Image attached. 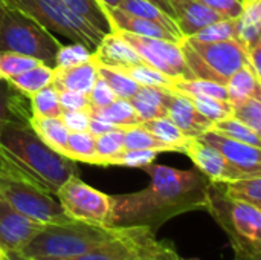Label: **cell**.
I'll return each instance as SVG.
<instances>
[{"instance_id":"6da1fadb","label":"cell","mask_w":261,"mask_h":260,"mask_svg":"<svg viewBox=\"0 0 261 260\" xmlns=\"http://www.w3.org/2000/svg\"><path fill=\"white\" fill-rule=\"evenodd\" d=\"M144 170L151 179L148 187L135 193L110 196V227L145 228L156 234L167 221L182 213L205 210L211 181L197 169L179 170L151 162Z\"/></svg>"},{"instance_id":"7a4b0ae2","label":"cell","mask_w":261,"mask_h":260,"mask_svg":"<svg viewBox=\"0 0 261 260\" xmlns=\"http://www.w3.org/2000/svg\"><path fill=\"white\" fill-rule=\"evenodd\" d=\"M0 172L23 178L55 196L70 176L78 175V166L46 146L31 124H0Z\"/></svg>"},{"instance_id":"3957f363","label":"cell","mask_w":261,"mask_h":260,"mask_svg":"<svg viewBox=\"0 0 261 260\" xmlns=\"http://www.w3.org/2000/svg\"><path fill=\"white\" fill-rule=\"evenodd\" d=\"M205 210L228 236L236 259L260 260L261 208L229 199L220 182H210Z\"/></svg>"},{"instance_id":"277c9868","label":"cell","mask_w":261,"mask_h":260,"mask_svg":"<svg viewBox=\"0 0 261 260\" xmlns=\"http://www.w3.org/2000/svg\"><path fill=\"white\" fill-rule=\"evenodd\" d=\"M121 228L64 221L44 224L37 236L20 251L26 257H72L115 238Z\"/></svg>"},{"instance_id":"5b68a950","label":"cell","mask_w":261,"mask_h":260,"mask_svg":"<svg viewBox=\"0 0 261 260\" xmlns=\"http://www.w3.org/2000/svg\"><path fill=\"white\" fill-rule=\"evenodd\" d=\"M61 41L32 17L0 0V51L32 57L50 67Z\"/></svg>"},{"instance_id":"8992f818","label":"cell","mask_w":261,"mask_h":260,"mask_svg":"<svg viewBox=\"0 0 261 260\" xmlns=\"http://www.w3.org/2000/svg\"><path fill=\"white\" fill-rule=\"evenodd\" d=\"M194 78L226 84L229 77L246 64L245 49L236 41H199L184 37L179 43Z\"/></svg>"},{"instance_id":"52a82bcc","label":"cell","mask_w":261,"mask_h":260,"mask_svg":"<svg viewBox=\"0 0 261 260\" xmlns=\"http://www.w3.org/2000/svg\"><path fill=\"white\" fill-rule=\"evenodd\" d=\"M6 5L20 9L32 17L52 34L66 37L73 43H81L92 52L101 43L104 34L92 28L78 17L63 0H3Z\"/></svg>"},{"instance_id":"ba28073f","label":"cell","mask_w":261,"mask_h":260,"mask_svg":"<svg viewBox=\"0 0 261 260\" xmlns=\"http://www.w3.org/2000/svg\"><path fill=\"white\" fill-rule=\"evenodd\" d=\"M0 199L40 224L69 221L57 198L35 184L0 172Z\"/></svg>"},{"instance_id":"9c48e42d","label":"cell","mask_w":261,"mask_h":260,"mask_svg":"<svg viewBox=\"0 0 261 260\" xmlns=\"http://www.w3.org/2000/svg\"><path fill=\"white\" fill-rule=\"evenodd\" d=\"M55 198L69 219L110 227V196L87 185L84 181L80 179L78 175L70 176L57 190Z\"/></svg>"},{"instance_id":"30bf717a","label":"cell","mask_w":261,"mask_h":260,"mask_svg":"<svg viewBox=\"0 0 261 260\" xmlns=\"http://www.w3.org/2000/svg\"><path fill=\"white\" fill-rule=\"evenodd\" d=\"M124 40H127L133 49L139 54L145 64L158 69L173 80H191L194 78L188 64L185 63L182 49L179 43L161 40V38H148L135 35L130 32L118 31Z\"/></svg>"},{"instance_id":"8fae6325","label":"cell","mask_w":261,"mask_h":260,"mask_svg":"<svg viewBox=\"0 0 261 260\" xmlns=\"http://www.w3.org/2000/svg\"><path fill=\"white\" fill-rule=\"evenodd\" d=\"M156 234L145 228H121L119 233L95 248L72 257H32L35 260H130L147 248Z\"/></svg>"},{"instance_id":"7c38bea8","label":"cell","mask_w":261,"mask_h":260,"mask_svg":"<svg viewBox=\"0 0 261 260\" xmlns=\"http://www.w3.org/2000/svg\"><path fill=\"white\" fill-rule=\"evenodd\" d=\"M40 224L0 199V250L20 253L43 228Z\"/></svg>"},{"instance_id":"4fadbf2b","label":"cell","mask_w":261,"mask_h":260,"mask_svg":"<svg viewBox=\"0 0 261 260\" xmlns=\"http://www.w3.org/2000/svg\"><path fill=\"white\" fill-rule=\"evenodd\" d=\"M185 155L193 161L196 169L206 176L211 182H229L240 178H245L246 175L240 172L237 167H234L231 162L226 161V158L217 152L214 147L205 144L199 138H193L188 146L185 147Z\"/></svg>"},{"instance_id":"5bb4252c","label":"cell","mask_w":261,"mask_h":260,"mask_svg":"<svg viewBox=\"0 0 261 260\" xmlns=\"http://www.w3.org/2000/svg\"><path fill=\"white\" fill-rule=\"evenodd\" d=\"M200 141L220 152L228 162L243 172L246 176L261 175V147H255L228 136H223L214 130H208L199 136Z\"/></svg>"},{"instance_id":"9a60e30c","label":"cell","mask_w":261,"mask_h":260,"mask_svg":"<svg viewBox=\"0 0 261 260\" xmlns=\"http://www.w3.org/2000/svg\"><path fill=\"white\" fill-rule=\"evenodd\" d=\"M109 20L112 23L113 31H122V32H130L135 35H141V37H148V38H161V40H167V41H173V43H180L182 41V35L170 31L168 28L133 15L130 12H125L122 9L116 8H106Z\"/></svg>"},{"instance_id":"2e32d148","label":"cell","mask_w":261,"mask_h":260,"mask_svg":"<svg viewBox=\"0 0 261 260\" xmlns=\"http://www.w3.org/2000/svg\"><path fill=\"white\" fill-rule=\"evenodd\" d=\"M167 116L188 138H199L213 126V123L194 107L193 101L187 95L174 90H171V97L167 106Z\"/></svg>"},{"instance_id":"e0dca14e","label":"cell","mask_w":261,"mask_h":260,"mask_svg":"<svg viewBox=\"0 0 261 260\" xmlns=\"http://www.w3.org/2000/svg\"><path fill=\"white\" fill-rule=\"evenodd\" d=\"M173 18L184 37H193L211 23L223 20V17L202 3L200 0H171Z\"/></svg>"},{"instance_id":"ac0fdd59","label":"cell","mask_w":261,"mask_h":260,"mask_svg":"<svg viewBox=\"0 0 261 260\" xmlns=\"http://www.w3.org/2000/svg\"><path fill=\"white\" fill-rule=\"evenodd\" d=\"M93 60L96 64L116 69L144 63L133 46L127 40H124L118 31H113L102 37L101 43L93 52Z\"/></svg>"},{"instance_id":"d6986e66","label":"cell","mask_w":261,"mask_h":260,"mask_svg":"<svg viewBox=\"0 0 261 260\" xmlns=\"http://www.w3.org/2000/svg\"><path fill=\"white\" fill-rule=\"evenodd\" d=\"M32 116L31 98L9 80L0 78V124H29Z\"/></svg>"},{"instance_id":"ffe728a7","label":"cell","mask_w":261,"mask_h":260,"mask_svg":"<svg viewBox=\"0 0 261 260\" xmlns=\"http://www.w3.org/2000/svg\"><path fill=\"white\" fill-rule=\"evenodd\" d=\"M96 78H98V69L95 60L92 58L76 66L54 67L52 86L57 90H75L89 95Z\"/></svg>"},{"instance_id":"44dd1931","label":"cell","mask_w":261,"mask_h":260,"mask_svg":"<svg viewBox=\"0 0 261 260\" xmlns=\"http://www.w3.org/2000/svg\"><path fill=\"white\" fill-rule=\"evenodd\" d=\"M171 97L170 89L139 86L138 92L128 100L139 118L144 121L167 116V106Z\"/></svg>"},{"instance_id":"7402d4cb","label":"cell","mask_w":261,"mask_h":260,"mask_svg":"<svg viewBox=\"0 0 261 260\" xmlns=\"http://www.w3.org/2000/svg\"><path fill=\"white\" fill-rule=\"evenodd\" d=\"M236 41L246 51L261 43V0H243L236 18Z\"/></svg>"},{"instance_id":"603a6c76","label":"cell","mask_w":261,"mask_h":260,"mask_svg":"<svg viewBox=\"0 0 261 260\" xmlns=\"http://www.w3.org/2000/svg\"><path fill=\"white\" fill-rule=\"evenodd\" d=\"M89 113L93 118L102 120L109 124H113L118 129H130L142 124V120L133 109L128 100L116 98L113 103L104 107H92L89 106Z\"/></svg>"},{"instance_id":"cb8c5ba5","label":"cell","mask_w":261,"mask_h":260,"mask_svg":"<svg viewBox=\"0 0 261 260\" xmlns=\"http://www.w3.org/2000/svg\"><path fill=\"white\" fill-rule=\"evenodd\" d=\"M228 101L231 104L248 98H261V78H258L248 64L236 70L226 81Z\"/></svg>"},{"instance_id":"d4e9b609","label":"cell","mask_w":261,"mask_h":260,"mask_svg":"<svg viewBox=\"0 0 261 260\" xmlns=\"http://www.w3.org/2000/svg\"><path fill=\"white\" fill-rule=\"evenodd\" d=\"M34 132L40 139L58 153H64L69 138V130L61 121V118H46V116H31L29 121ZM64 156V155H63Z\"/></svg>"},{"instance_id":"484cf974","label":"cell","mask_w":261,"mask_h":260,"mask_svg":"<svg viewBox=\"0 0 261 260\" xmlns=\"http://www.w3.org/2000/svg\"><path fill=\"white\" fill-rule=\"evenodd\" d=\"M78 17H81L92 28L107 35L113 32L107 11L99 0H63Z\"/></svg>"},{"instance_id":"4316f807","label":"cell","mask_w":261,"mask_h":260,"mask_svg":"<svg viewBox=\"0 0 261 260\" xmlns=\"http://www.w3.org/2000/svg\"><path fill=\"white\" fill-rule=\"evenodd\" d=\"M141 126L145 127L150 133H153L159 141H162V143L168 144L170 147H173L174 152H182L184 153L185 147L193 139V138H188L168 116L148 120V121H144Z\"/></svg>"},{"instance_id":"83f0119b","label":"cell","mask_w":261,"mask_h":260,"mask_svg":"<svg viewBox=\"0 0 261 260\" xmlns=\"http://www.w3.org/2000/svg\"><path fill=\"white\" fill-rule=\"evenodd\" d=\"M223 193L234 201H240L245 204H251L261 208V175L257 176H245L236 181H229L222 184Z\"/></svg>"},{"instance_id":"f1b7e54d","label":"cell","mask_w":261,"mask_h":260,"mask_svg":"<svg viewBox=\"0 0 261 260\" xmlns=\"http://www.w3.org/2000/svg\"><path fill=\"white\" fill-rule=\"evenodd\" d=\"M171 90L187 95L190 98L205 97V98H216V100H228L226 86L210 80H199V78L174 80Z\"/></svg>"},{"instance_id":"f546056e","label":"cell","mask_w":261,"mask_h":260,"mask_svg":"<svg viewBox=\"0 0 261 260\" xmlns=\"http://www.w3.org/2000/svg\"><path fill=\"white\" fill-rule=\"evenodd\" d=\"M118 8L125 11V12H130L133 15H138V17H142V18L156 21V23L168 28L170 31L182 35L179 28H177V25H176V21L167 12H164L159 6H156L154 3H151L148 0H121Z\"/></svg>"},{"instance_id":"4dcf8cb0","label":"cell","mask_w":261,"mask_h":260,"mask_svg":"<svg viewBox=\"0 0 261 260\" xmlns=\"http://www.w3.org/2000/svg\"><path fill=\"white\" fill-rule=\"evenodd\" d=\"M52 78H54V67L40 63V64L24 70L23 74L12 77L9 81L18 90H21L24 95L31 97L35 92L41 90L43 87L52 84Z\"/></svg>"},{"instance_id":"1f68e13d","label":"cell","mask_w":261,"mask_h":260,"mask_svg":"<svg viewBox=\"0 0 261 260\" xmlns=\"http://www.w3.org/2000/svg\"><path fill=\"white\" fill-rule=\"evenodd\" d=\"M66 158L78 162H86L96 166V149L95 136L89 132H70L67 138V146L63 153Z\"/></svg>"},{"instance_id":"d6a6232c","label":"cell","mask_w":261,"mask_h":260,"mask_svg":"<svg viewBox=\"0 0 261 260\" xmlns=\"http://www.w3.org/2000/svg\"><path fill=\"white\" fill-rule=\"evenodd\" d=\"M98 75L112 87V90L116 93L118 98L130 100L139 89V84L125 72L116 67H109L102 64H96Z\"/></svg>"},{"instance_id":"836d02e7","label":"cell","mask_w":261,"mask_h":260,"mask_svg":"<svg viewBox=\"0 0 261 260\" xmlns=\"http://www.w3.org/2000/svg\"><path fill=\"white\" fill-rule=\"evenodd\" d=\"M124 149H138V150H153V152H174L173 147L159 141L153 133L145 127L135 126L124 130Z\"/></svg>"},{"instance_id":"e575fe53","label":"cell","mask_w":261,"mask_h":260,"mask_svg":"<svg viewBox=\"0 0 261 260\" xmlns=\"http://www.w3.org/2000/svg\"><path fill=\"white\" fill-rule=\"evenodd\" d=\"M210 130H214L223 136H228V138H232V139H237V141H242L255 147H261V135L255 133L252 129H249L246 124H243L234 116H228L225 120L213 123Z\"/></svg>"},{"instance_id":"d590c367","label":"cell","mask_w":261,"mask_h":260,"mask_svg":"<svg viewBox=\"0 0 261 260\" xmlns=\"http://www.w3.org/2000/svg\"><path fill=\"white\" fill-rule=\"evenodd\" d=\"M31 98L32 116H46V118H60L63 113V107L60 104L58 90L49 84L41 90L35 92Z\"/></svg>"},{"instance_id":"8d00e7d4","label":"cell","mask_w":261,"mask_h":260,"mask_svg":"<svg viewBox=\"0 0 261 260\" xmlns=\"http://www.w3.org/2000/svg\"><path fill=\"white\" fill-rule=\"evenodd\" d=\"M122 72H125L127 75H130L139 86H148V87H162V89H173V83L174 80L167 77L165 74L159 72L158 69L145 64V63H139V64H133V66H127L121 69Z\"/></svg>"},{"instance_id":"74e56055","label":"cell","mask_w":261,"mask_h":260,"mask_svg":"<svg viewBox=\"0 0 261 260\" xmlns=\"http://www.w3.org/2000/svg\"><path fill=\"white\" fill-rule=\"evenodd\" d=\"M124 130L125 129H115L95 136L96 166L107 167L110 158H113L124 149Z\"/></svg>"},{"instance_id":"f35d334b","label":"cell","mask_w":261,"mask_h":260,"mask_svg":"<svg viewBox=\"0 0 261 260\" xmlns=\"http://www.w3.org/2000/svg\"><path fill=\"white\" fill-rule=\"evenodd\" d=\"M41 61L23 55V54H17V52H11V51H0V78L3 80H11L15 75L23 74L24 70L40 64Z\"/></svg>"},{"instance_id":"ab89813d","label":"cell","mask_w":261,"mask_h":260,"mask_svg":"<svg viewBox=\"0 0 261 260\" xmlns=\"http://www.w3.org/2000/svg\"><path fill=\"white\" fill-rule=\"evenodd\" d=\"M232 116L261 135V98H248L232 104Z\"/></svg>"},{"instance_id":"60d3db41","label":"cell","mask_w":261,"mask_h":260,"mask_svg":"<svg viewBox=\"0 0 261 260\" xmlns=\"http://www.w3.org/2000/svg\"><path fill=\"white\" fill-rule=\"evenodd\" d=\"M190 100L193 101L194 107L211 123L232 116V104L228 100H216V98H205V97H196Z\"/></svg>"},{"instance_id":"b9f144b4","label":"cell","mask_w":261,"mask_h":260,"mask_svg":"<svg viewBox=\"0 0 261 260\" xmlns=\"http://www.w3.org/2000/svg\"><path fill=\"white\" fill-rule=\"evenodd\" d=\"M191 38L199 41H228L236 40V18H223L200 29Z\"/></svg>"},{"instance_id":"7bdbcfd3","label":"cell","mask_w":261,"mask_h":260,"mask_svg":"<svg viewBox=\"0 0 261 260\" xmlns=\"http://www.w3.org/2000/svg\"><path fill=\"white\" fill-rule=\"evenodd\" d=\"M93 58V52L86 48L81 43H70V44H61L57 57H55V66L54 67H69L76 66L81 63H86Z\"/></svg>"},{"instance_id":"ee69618b","label":"cell","mask_w":261,"mask_h":260,"mask_svg":"<svg viewBox=\"0 0 261 260\" xmlns=\"http://www.w3.org/2000/svg\"><path fill=\"white\" fill-rule=\"evenodd\" d=\"M158 152L153 150H138V149H122L118 155L110 158L107 166H121V167H135L144 169L145 166L154 162Z\"/></svg>"},{"instance_id":"f6af8a7d","label":"cell","mask_w":261,"mask_h":260,"mask_svg":"<svg viewBox=\"0 0 261 260\" xmlns=\"http://www.w3.org/2000/svg\"><path fill=\"white\" fill-rule=\"evenodd\" d=\"M130 260H185L179 256L173 244L162 242L154 239L147 248H144L141 253H138L133 259Z\"/></svg>"},{"instance_id":"bcb514c9","label":"cell","mask_w":261,"mask_h":260,"mask_svg":"<svg viewBox=\"0 0 261 260\" xmlns=\"http://www.w3.org/2000/svg\"><path fill=\"white\" fill-rule=\"evenodd\" d=\"M116 93L112 90V87L98 75V78L95 80L90 92H89V101L92 107H104L109 106L110 103H113L116 100Z\"/></svg>"},{"instance_id":"7dc6e473","label":"cell","mask_w":261,"mask_h":260,"mask_svg":"<svg viewBox=\"0 0 261 260\" xmlns=\"http://www.w3.org/2000/svg\"><path fill=\"white\" fill-rule=\"evenodd\" d=\"M61 121L67 127L69 132H84L89 129L90 123V113L89 109H81V110H69L61 113Z\"/></svg>"},{"instance_id":"c3c4849f","label":"cell","mask_w":261,"mask_h":260,"mask_svg":"<svg viewBox=\"0 0 261 260\" xmlns=\"http://www.w3.org/2000/svg\"><path fill=\"white\" fill-rule=\"evenodd\" d=\"M58 98H60L63 112L89 109V106H90L89 95L75 92V90H58Z\"/></svg>"},{"instance_id":"681fc988","label":"cell","mask_w":261,"mask_h":260,"mask_svg":"<svg viewBox=\"0 0 261 260\" xmlns=\"http://www.w3.org/2000/svg\"><path fill=\"white\" fill-rule=\"evenodd\" d=\"M223 18H237L243 9V0H200Z\"/></svg>"},{"instance_id":"f907efd6","label":"cell","mask_w":261,"mask_h":260,"mask_svg":"<svg viewBox=\"0 0 261 260\" xmlns=\"http://www.w3.org/2000/svg\"><path fill=\"white\" fill-rule=\"evenodd\" d=\"M245 54H246V64L249 66V69H251L258 78H261V43L252 46V48H249V49H246Z\"/></svg>"},{"instance_id":"816d5d0a","label":"cell","mask_w":261,"mask_h":260,"mask_svg":"<svg viewBox=\"0 0 261 260\" xmlns=\"http://www.w3.org/2000/svg\"><path fill=\"white\" fill-rule=\"evenodd\" d=\"M118 127H115L113 124H109L102 120H98V118H93L90 116V123H89V132L93 135V136H98V135H102L106 132H110V130H115Z\"/></svg>"},{"instance_id":"f5cc1de1","label":"cell","mask_w":261,"mask_h":260,"mask_svg":"<svg viewBox=\"0 0 261 260\" xmlns=\"http://www.w3.org/2000/svg\"><path fill=\"white\" fill-rule=\"evenodd\" d=\"M148 2H151V3H154L156 6H159L164 12H167L171 18H173V15H174V12H173V6H171V0H148ZM174 20V18H173Z\"/></svg>"},{"instance_id":"db71d44e","label":"cell","mask_w":261,"mask_h":260,"mask_svg":"<svg viewBox=\"0 0 261 260\" xmlns=\"http://www.w3.org/2000/svg\"><path fill=\"white\" fill-rule=\"evenodd\" d=\"M3 260H35V259H32V257H26V256H23L21 253H15V251H12V253H5V254H3Z\"/></svg>"},{"instance_id":"11a10c76","label":"cell","mask_w":261,"mask_h":260,"mask_svg":"<svg viewBox=\"0 0 261 260\" xmlns=\"http://www.w3.org/2000/svg\"><path fill=\"white\" fill-rule=\"evenodd\" d=\"M121 0H99V3L104 5V8H116Z\"/></svg>"},{"instance_id":"9f6ffc18","label":"cell","mask_w":261,"mask_h":260,"mask_svg":"<svg viewBox=\"0 0 261 260\" xmlns=\"http://www.w3.org/2000/svg\"><path fill=\"white\" fill-rule=\"evenodd\" d=\"M0 260H3V253H2V250H0Z\"/></svg>"},{"instance_id":"6f0895ef","label":"cell","mask_w":261,"mask_h":260,"mask_svg":"<svg viewBox=\"0 0 261 260\" xmlns=\"http://www.w3.org/2000/svg\"><path fill=\"white\" fill-rule=\"evenodd\" d=\"M236 260H237V259H236Z\"/></svg>"}]
</instances>
